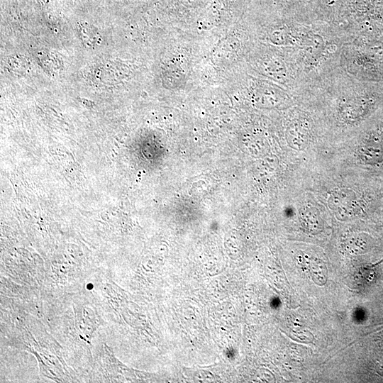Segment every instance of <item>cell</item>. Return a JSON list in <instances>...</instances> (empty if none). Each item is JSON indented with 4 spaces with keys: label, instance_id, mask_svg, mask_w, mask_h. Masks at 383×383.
<instances>
[{
    "label": "cell",
    "instance_id": "obj_1",
    "mask_svg": "<svg viewBox=\"0 0 383 383\" xmlns=\"http://www.w3.org/2000/svg\"><path fill=\"white\" fill-rule=\"evenodd\" d=\"M348 41L341 26L316 25L297 47L287 50L300 82L299 93L341 67L343 49Z\"/></svg>",
    "mask_w": 383,
    "mask_h": 383
}]
</instances>
